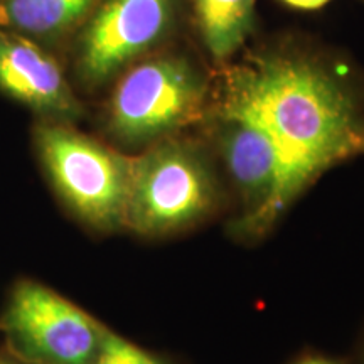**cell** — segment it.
Returning a JSON list of instances; mask_svg holds the SVG:
<instances>
[{
  "mask_svg": "<svg viewBox=\"0 0 364 364\" xmlns=\"http://www.w3.org/2000/svg\"><path fill=\"white\" fill-rule=\"evenodd\" d=\"M213 103L252 118L279 149L282 215L324 172L363 154L364 100L322 63L257 54L220 75Z\"/></svg>",
  "mask_w": 364,
  "mask_h": 364,
  "instance_id": "6da1fadb",
  "label": "cell"
},
{
  "mask_svg": "<svg viewBox=\"0 0 364 364\" xmlns=\"http://www.w3.org/2000/svg\"><path fill=\"white\" fill-rule=\"evenodd\" d=\"M223 196L208 150L194 140L169 136L134 157L125 230L145 238L182 233L215 216Z\"/></svg>",
  "mask_w": 364,
  "mask_h": 364,
  "instance_id": "7a4b0ae2",
  "label": "cell"
},
{
  "mask_svg": "<svg viewBox=\"0 0 364 364\" xmlns=\"http://www.w3.org/2000/svg\"><path fill=\"white\" fill-rule=\"evenodd\" d=\"M34 145L54 193L76 220L98 233L125 230L134 157L61 122L41 120Z\"/></svg>",
  "mask_w": 364,
  "mask_h": 364,
  "instance_id": "3957f363",
  "label": "cell"
},
{
  "mask_svg": "<svg viewBox=\"0 0 364 364\" xmlns=\"http://www.w3.org/2000/svg\"><path fill=\"white\" fill-rule=\"evenodd\" d=\"M211 91L181 56L145 59L120 76L105 110V130L127 149H147L208 117Z\"/></svg>",
  "mask_w": 364,
  "mask_h": 364,
  "instance_id": "277c9868",
  "label": "cell"
},
{
  "mask_svg": "<svg viewBox=\"0 0 364 364\" xmlns=\"http://www.w3.org/2000/svg\"><path fill=\"white\" fill-rule=\"evenodd\" d=\"M9 351L33 364H95L108 327L39 282L21 280L2 316Z\"/></svg>",
  "mask_w": 364,
  "mask_h": 364,
  "instance_id": "5b68a950",
  "label": "cell"
},
{
  "mask_svg": "<svg viewBox=\"0 0 364 364\" xmlns=\"http://www.w3.org/2000/svg\"><path fill=\"white\" fill-rule=\"evenodd\" d=\"M211 139L240 201L231 233L241 238L265 235L282 216V159L272 136L257 122L211 102Z\"/></svg>",
  "mask_w": 364,
  "mask_h": 364,
  "instance_id": "8992f818",
  "label": "cell"
},
{
  "mask_svg": "<svg viewBox=\"0 0 364 364\" xmlns=\"http://www.w3.org/2000/svg\"><path fill=\"white\" fill-rule=\"evenodd\" d=\"M174 19V0H100L76 46V75L97 88L164 39Z\"/></svg>",
  "mask_w": 364,
  "mask_h": 364,
  "instance_id": "52a82bcc",
  "label": "cell"
},
{
  "mask_svg": "<svg viewBox=\"0 0 364 364\" xmlns=\"http://www.w3.org/2000/svg\"><path fill=\"white\" fill-rule=\"evenodd\" d=\"M0 93L44 122L75 124L83 107L48 49L0 27Z\"/></svg>",
  "mask_w": 364,
  "mask_h": 364,
  "instance_id": "ba28073f",
  "label": "cell"
},
{
  "mask_svg": "<svg viewBox=\"0 0 364 364\" xmlns=\"http://www.w3.org/2000/svg\"><path fill=\"white\" fill-rule=\"evenodd\" d=\"M100 0H0V27L48 48L85 24Z\"/></svg>",
  "mask_w": 364,
  "mask_h": 364,
  "instance_id": "9c48e42d",
  "label": "cell"
},
{
  "mask_svg": "<svg viewBox=\"0 0 364 364\" xmlns=\"http://www.w3.org/2000/svg\"><path fill=\"white\" fill-rule=\"evenodd\" d=\"M203 43L218 63L243 46L255 22V0H194Z\"/></svg>",
  "mask_w": 364,
  "mask_h": 364,
  "instance_id": "30bf717a",
  "label": "cell"
},
{
  "mask_svg": "<svg viewBox=\"0 0 364 364\" xmlns=\"http://www.w3.org/2000/svg\"><path fill=\"white\" fill-rule=\"evenodd\" d=\"M95 364H166V363L108 329L107 336H105L102 351H100L98 359Z\"/></svg>",
  "mask_w": 364,
  "mask_h": 364,
  "instance_id": "8fae6325",
  "label": "cell"
},
{
  "mask_svg": "<svg viewBox=\"0 0 364 364\" xmlns=\"http://www.w3.org/2000/svg\"><path fill=\"white\" fill-rule=\"evenodd\" d=\"M282 2L287 4V6L294 9H304V11H314V9H318L326 6L331 0H282Z\"/></svg>",
  "mask_w": 364,
  "mask_h": 364,
  "instance_id": "7c38bea8",
  "label": "cell"
},
{
  "mask_svg": "<svg viewBox=\"0 0 364 364\" xmlns=\"http://www.w3.org/2000/svg\"><path fill=\"white\" fill-rule=\"evenodd\" d=\"M294 364H341L338 361H334V359H329V358H322V356H309V358H302L299 359L297 363Z\"/></svg>",
  "mask_w": 364,
  "mask_h": 364,
  "instance_id": "4fadbf2b",
  "label": "cell"
},
{
  "mask_svg": "<svg viewBox=\"0 0 364 364\" xmlns=\"http://www.w3.org/2000/svg\"><path fill=\"white\" fill-rule=\"evenodd\" d=\"M0 364H33L29 361H24V359L16 356L14 353H0Z\"/></svg>",
  "mask_w": 364,
  "mask_h": 364,
  "instance_id": "5bb4252c",
  "label": "cell"
},
{
  "mask_svg": "<svg viewBox=\"0 0 364 364\" xmlns=\"http://www.w3.org/2000/svg\"><path fill=\"white\" fill-rule=\"evenodd\" d=\"M363 364H364V351H363Z\"/></svg>",
  "mask_w": 364,
  "mask_h": 364,
  "instance_id": "9a60e30c",
  "label": "cell"
},
{
  "mask_svg": "<svg viewBox=\"0 0 364 364\" xmlns=\"http://www.w3.org/2000/svg\"><path fill=\"white\" fill-rule=\"evenodd\" d=\"M363 154H364V147H363Z\"/></svg>",
  "mask_w": 364,
  "mask_h": 364,
  "instance_id": "2e32d148",
  "label": "cell"
}]
</instances>
